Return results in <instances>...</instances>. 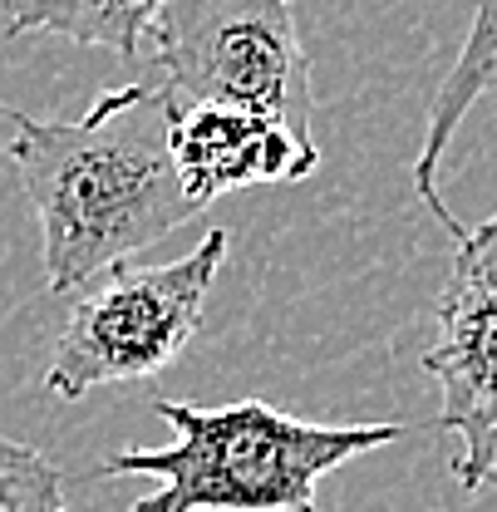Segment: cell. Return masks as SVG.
Here are the masks:
<instances>
[{
	"label": "cell",
	"mask_w": 497,
	"mask_h": 512,
	"mask_svg": "<svg viewBox=\"0 0 497 512\" xmlns=\"http://www.w3.org/2000/svg\"><path fill=\"white\" fill-rule=\"evenodd\" d=\"M163 5L168 0H0V25L10 40L45 30L138 64Z\"/></svg>",
	"instance_id": "8"
},
{
	"label": "cell",
	"mask_w": 497,
	"mask_h": 512,
	"mask_svg": "<svg viewBox=\"0 0 497 512\" xmlns=\"http://www.w3.org/2000/svg\"><path fill=\"white\" fill-rule=\"evenodd\" d=\"M497 84V0H473V25H468V40L458 50L453 69L443 74L434 104H429V124H424V143L414 153V192L419 202L438 217V227L458 242L468 227L448 212V202L438 197V163L453 143L458 124L468 119V109Z\"/></svg>",
	"instance_id": "7"
},
{
	"label": "cell",
	"mask_w": 497,
	"mask_h": 512,
	"mask_svg": "<svg viewBox=\"0 0 497 512\" xmlns=\"http://www.w3.org/2000/svg\"><path fill=\"white\" fill-rule=\"evenodd\" d=\"M0 512H69L64 473L10 434H0Z\"/></svg>",
	"instance_id": "9"
},
{
	"label": "cell",
	"mask_w": 497,
	"mask_h": 512,
	"mask_svg": "<svg viewBox=\"0 0 497 512\" xmlns=\"http://www.w3.org/2000/svg\"><path fill=\"white\" fill-rule=\"evenodd\" d=\"M10 119L5 163L40 217L45 286L55 296L94 286L202 212L173 168V104L153 79L109 89L84 119Z\"/></svg>",
	"instance_id": "1"
},
{
	"label": "cell",
	"mask_w": 497,
	"mask_h": 512,
	"mask_svg": "<svg viewBox=\"0 0 497 512\" xmlns=\"http://www.w3.org/2000/svg\"><path fill=\"white\" fill-rule=\"evenodd\" d=\"M153 409L173 424V444L128 448L99 468L158 483L128 512H315L325 473L409 434L404 424H311L266 399L217 409L158 399Z\"/></svg>",
	"instance_id": "2"
},
{
	"label": "cell",
	"mask_w": 497,
	"mask_h": 512,
	"mask_svg": "<svg viewBox=\"0 0 497 512\" xmlns=\"http://www.w3.org/2000/svg\"><path fill=\"white\" fill-rule=\"evenodd\" d=\"M168 153L183 178V192L202 212L222 192L261 188V183H301L320 163V148L296 138L286 124L256 109H227V104L173 109Z\"/></svg>",
	"instance_id": "6"
},
{
	"label": "cell",
	"mask_w": 497,
	"mask_h": 512,
	"mask_svg": "<svg viewBox=\"0 0 497 512\" xmlns=\"http://www.w3.org/2000/svg\"><path fill=\"white\" fill-rule=\"evenodd\" d=\"M438 335L424 370L438 380V429L458 434L453 478L463 493L497 483V212L453 242L438 296Z\"/></svg>",
	"instance_id": "5"
},
{
	"label": "cell",
	"mask_w": 497,
	"mask_h": 512,
	"mask_svg": "<svg viewBox=\"0 0 497 512\" xmlns=\"http://www.w3.org/2000/svg\"><path fill=\"white\" fill-rule=\"evenodd\" d=\"M148 40L153 84L173 109H256L315 143L311 60L291 0H168Z\"/></svg>",
	"instance_id": "3"
},
{
	"label": "cell",
	"mask_w": 497,
	"mask_h": 512,
	"mask_svg": "<svg viewBox=\"0 0 497 512\" xmlns=\"http://www.w3.org/2000/svg\"><path fill=\"white\" fill-rule=\"evenodd\" d=\"M227 247L232 237L217 227L178 261L114 266L84 286L60 325L45 389L55 399H84L99 384L148 380L168 370L202 325V306Z\"/></svg>",
	"instance_id": "4"
}]
</instances>
